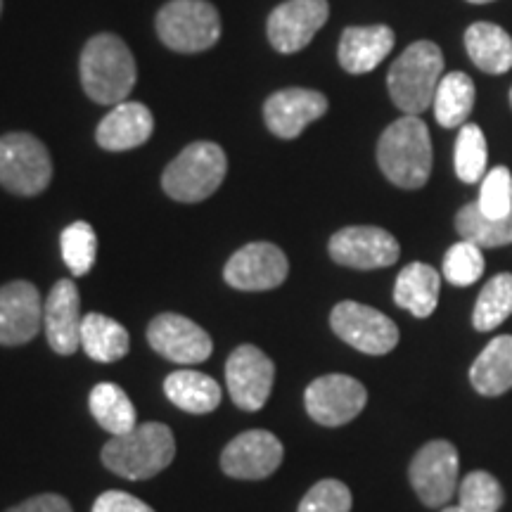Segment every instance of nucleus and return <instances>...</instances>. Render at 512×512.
Wrapping results in <instances>:
<instances>
[{
    "label": "nucleus",
    "instance_id": "obj_1",
    "mask_svg": "<svg viewBox=\"0 0 512 512\" xmlns=\"http://www.w3.org/2000/svg\"><path fill=\"white\" fill-rule=\"evenodd\" d=\"M382 174L403 190H418L432 174V140L420 117H401L387 126L377 143Z\"/></svg>",
    "mask_w": 512,
    "mask_h": 512
},
{
    "label": "nucleus",
    "instance_id": "obj_2",
    "mask_svg": "<svg viewBox=\"0 0 512 512\" xmlns=\"http://www.w3.org/2000/svg\"><path fill=\"white\" fill-rule=\"evenodd\" d=\"M174 432L162 422H145L131 432L112 437L102 448V463L114 475L140 482L150 479L174 463Z\"/></svg>",
    "mask_w": 512,
    "mask_h": 512
},
{
    "label": "nucleus",
    "instance_id": "obj_3",
    "mask_svg": "<svg viewBox=\"0 0 512 512\" xmlns=\"http://www.w3.org/2000/svg\"><path fill=\"white\" fill-rule=\"evenodd\" d=\"M136 60L119 36L98 34L81 55V83L98 105H119L136 86Z\"/></svg>",
    "mask_w": 512,
    "mask_h": 512
},
{
    "label": "nucleus",
    "instance_id": "obj_4",
    "mask_svg": "<svg viewBox=\"0 0 512 512\" xmlns=\"http://www.w3.org/2000/svg\"><path fill=\"white\" fill-rule=\"evenodd\" d=\"M441 76H444L441 48L432 41H418L403 50L389 69V95L408 117H420L427 107L434 105Z\"/></svg>",
    "mask_w": 512,
    "mask_h": 512
},
{
    "label": "nucleus",
    "instance_id": "obj_5",
    "mask_svg": "<svg viewBox=\"0 0 512 512\" xmlns=\"http://www.w3.org/2000/svg\"><path fill=\"white\" fill-rule=\"evenodd\" d=\"M228 171L226 152L216 143H192L166 166L162 188L176 202H202L221 188Z\"/></svg>",
    "mask_w": 512,
    "mask_h": 512
},
{
    "label": "nucleus",
    "instance_id": "obj_6",
    "mask_svg": "<svg viewBox=\"0 0 512 512\" xmlns=\"http://www.w3.org/2000/svg\"><path fill=\"white\" fill-rule=\"evenodd\" d=\"M157 34L176 53H202L221 38L219 10L207 0H171L159 10Z\"/></svg>",
    "mask_w": 512,
    "mask_h": 512
},
{
    "label": "nucleus",
    "instance_id": "obj_7",
    "mask_svg": "<svg viewBox=\"0 0 512 512\" xmlns=\"http://www.w3.org/2000/svg\"><path fill=\"white\" fill-rule=\"evenodd\" d=\"M53 178V159L46 145L31 133L0 138V185L12 195H41Z\"/></svg>",
    "mask_w": 512,
    "mask_h": 512
},
{
    "label": "nucleus",
    "instance_id": "obj_8",
    "mask_svg": "<svg viewBox=\"0 0 512 512\" xmlns=\"http://www.w3.org/2000/svg\"><path fill=\"white\" fill-rule=\"evenodd\" d=\"M330 325L342 342L370 356L389 354L399 344L394 320L366 304L339 302L330 313Z\"/></svg>",
    "mask_w": 512,
    "mask_h": 512
},
{
    "label": "nucleus",
    "instance_id": "obj_9",
    "mask_svg": "<svg viewBox=\"0 0 512 512\" xmlns=\"http://www.w3.org/2000/svg\"><path fill=\"white\" fill-rule=\"evenodd\" d=\"M408 477L422 503L441 508L458 486V448L444 439L430 441L415 453Z\"/></svg>",
    "mask_w": 512,
    "mask_h": 512
},
{
    "label": "nucleus",
    "instance_id": "obj_10",
    "mask_svg": "<svg viewBox=\"0 0 512 512\" xmlns=\"http://www.w3.org/2000/svg\"><path fill=\"white\" fill-rule=\"evenodd\" d=\"M366 403V387L349 375H323L313 380L304 392L306 413L325 427L347 425L358 418Z\"/></svg>",
    "mask_w": 512,
    "mask_h": 512
},
{
    "label": "nucleus",
    "instance_id": "obj_11",
    "mask_svg": "<svg viewBox=\"0 0 512 512\" xmlns=\"http://www.w3.org/2000/svg\"><path fill=\"white\" fill-rule=\"evenodd\" d=\"M275 366L254 344H242L228 356L226 384L230 399L242 411H261L271 396Z\"/></svg>",
    "mask_w": 512,
    "mask_h": 512
},
{
    "label": "nucleus",
    "instance_id": "obj_12",
    "mask_svg": "<svg viewBox=\"0 0 512 512\" xmlns=\"http://www.w3.org/2000/svg\"><path fill=\"white\" fill-rule=\"evenodd\" d=\"M290 264L280 247L271 242H252L238 249L223 268V278L230 287L242 292H266L285 283Z\"/></svg>",
    "mask_w": 512,
    "mask_h": 512
},
{
    "label": "nucleus",
    "instance_id": "obj_13",
    "mask_svg": "<svg viewBox=\"0 0 512 512\" xmlns=\"http://www.w3.org/2000/svg\"><path fill=\"white\" fill-rule=\"evenodd\" d=\"M401 247L392 233L377 226H349L337 230L330 240V256L339 266L370 271L399 261Z\"/></svg>",
    "mask_w": 512,
    "mask_h": 512
},
{
    "label": "nucleus",
    "instance_id": "obj_14",
    "mask_svg": "<svg viewBox=\"0 0 512 512\" xmlns=\"http://www.w3.org/2000/svg\"><path fill=\"white\" fill-rule=\"evenodd\" d=\"M147 342L166 361L181 363V366H195V363L207 361L214 351L209 332L178 313H162V316L152 318L150 328H147Z\"/></svg>",
    "mask_w": 512,
    "mask_h": 512
},
{
    "label": "nucleus",
    "instance_id": "obj_15",
    "mask_svg": "<svg viewBox=\"0 0 512 512\" xmlns=\"http://www.w3.org/2000/svg\"><path fill=\"white\" fill-rule=\"evenodd\" d=\"M328 17V0H287L268 17V41L278 53L292 55L309 46Z\"/></svg>",
    "mask_w": 512,
    "mask_h": 512
},
{
    "label": "nucleus",
    "instance_id": "obj_16",
    "mask_svg": "<svg viewBox=\"0 0 512 512\" xmlns=\"http://www.w3.org/2000/svg\"><path fill=\"white\" fill-rule=\"evenodd\" d=\"M283 444L268 430H249L221 453V470L233 479H266L283 463Z\"/></svg>",
    "mask_w": 512,
    "mask_h": 512
},
{
    "label": "nucleus",
    "instance_id": "obj_17",
    "mask_svg": "<svg viewBox=\"0 0 512 512\" xmlns=\"http://www.w3.org/2000/svg\"><path fill=\"white\" fill-rule=\"evenodd\" d=\"M43 328V299L27 280L0 287V344L22 347Z\"/></svg>",
    "mask_w": 512,
    "mask_h": 512
},
{
    "label": "nucleus",
    "instance_id": "obj_18",
    "mask_svg": "<svg viewBox=\"0 0 512 512\" xmlns=\"http://www.w3.org/2000/svg\"><path fill=\"white\" fill-rule=\"evenodd\" d=\"M81 294L72 280H57L43 302V330L55 354L72 356L81 347Z\"/></svg>",
    "mask_w": 512,
    "mask_h": 512
},
{
    "label": "nucleus",
    "instance_id": "obj_19",
    "mask_svg": "<svg viewBox=\"0 0 512 512\" xmlns=\"http://www.w3.org/2000/svg\"><path fill=\"white\" fill-rule=\"evenodd\" d=\"M328 112V98L311 88H285L273 93L264 105L268 131L278 138H297L311 121Z\"/></svg>",
    "mask_w": 512,
    "mask_h": 512
},
{
    "label": "nucleus",
    "instance_id": "obj_20",
    "mask_svg": "<svg viewBox=\"0 0 512 512\" xmlns=\"http://www.w3.org/2000/svg\"><path fill=\"white\" fill-rule=\"evenodd\" d=\"M155 131V117L140 102H119L114 110L100 121L95 140L102 150L124 152L145 145Z\"/></svg>",
    "mask_w": 512,
    "mask_h": 512
},
{
    "label": "nucleus",
    "instance_id": "obj_21",
    "mask_svg": "<svg viewBox=\"0 0 512 512\" xmlns=\"http://www.w3.org/2000/svg\"><path fill=\"white\" fill-rule=\"evenodd\" d=\"M394 48V31L384 24L344 29L339 41V64L349 74H368Z\"/></svg>",
    "mask_w": 512,
    "mask_h": 512
},
{
    "label": "nucleus",
    "instance_id": "obj_22",
    "mask_svg": "<svg viewBox=\"0 0 512 512\" xmlns=\"http://www.w3.org/2000/svg\"><path fill=\"white\" fill-rule=\"evenodd\" d=\"M439 290L441 275L432 266L415 261V264L403 268L396 278L394 302L401 309L413 313L415 318H427L437 309Z\"/></svg>",
    "mask_w": 512,
    "mask_h": 512
},
{
    "label": "nucleus",
    "instance_id": "obj_23",
    "mask_svg": "<svg viewBox=\"0 0 512 512\" xmlns=\"http://www.w3.org/2000/svg\"><path fill=\"white\" fill-rule=\"evenodd\" d=\"M465 48L472 64L484 74H505L512 67V36L491 22H477L465 31Z\"/></svg>",
    "mask_w": 512,
    "mask_h": 512
},
{
    "label": "nucleus",
    "instance_id": "obj_24",
    "mask_svg": "<svg viewBox=\"0 0 512 512\" xmlns=\"http://www.w3.org/2000/svg\"><path fill=\"white\" fill-rule=\"evenodd\" d=\"M164 394L185 413L204 415L219 408L221 387L214 377L197 370H176L164 380Z\"/></svg>",
    "mask_w": 512,
    "mask_h": 512
},
{
    "label": "nucleus",
    "instance_id": "obj_25",
    "mask_svg": "<svg viewBox=\"0 0 512 512\" xmlns=\"http://www.w3.org/2000/svg\"><path fill=\"white\" fill-rule=\"evenodd\" d=\"M470 380L482 396H501L512 389V335H501L486 344L472 363Z\"/></svg>",
    "mask_w": 512,
    "mask_h": 512
},
{
    "label": "nucleus",
    "instance_id": "obj_26",
    "mask_svg": "<svg viewBox=\"0 0 512 512\" xmlns=\"http://www.w3.org/2000/svg\"><path fill=\"white\" fill-rule=\"evenodd\" d=\"M81 349L98 363H117L131 349V337L114 318L88 313L81 323Z\"/></svg>",
    "mask_w": 512,
    "mask_h": 512
},
{
    "label": "nucleus",
    "instance_id": "obj_27",
    "mask_svg": "<svg viewBox=\"0 0 512 512\" xmlns=\"http://www.w3.org/2000/svg\"><path fill=\"white\" fill-rule=\"evenodd\" d=\"M88 406H91L93 418L105 432L112 437H121V434L131 432L138 427L136 406L119 384L114 382H100L95 384L91 396H88Z\"/></svg>",
    "mask_w": 512,
    "mask_h": 512
},
{
    "label": "nucleus",
    "instance_id": "obj_28",
    "mask_svg": "<svg viewBox=\"0 0 512 512\" xmlns=\"http://www.w3.org/2000/svg\"><path fill=\"white\" fill-rule=\"evenodd\" d=\"M475 107V83L465 72L444 74L434 95V117L439 126L458 128L463 126Z\"/></svg>",
    "mask_w": 512,
    "mask_h": 512
},
{
    "label": "nucleus",
    "instance_id": "obj_29",
    "mask_svg": "<svg viewBox=\"0 0 512 512\" xmlns=\"http://www.w3.org/2000/svg\"><path fill=\"white\" fill-rule=\"evenodd\" d=\"M458 235L479 249L512 245V214L505 219H489L475 204H465L456 216Z\"/></svg>",
    "mask_w": 512,
    "mask_h": 512
},
{
    "label": "nucleus",
    "instance_id": "obj_30",
    "mask_svg": "<svg viewBox=\"0 0 512 512\" xmlns=\"http://www.w3.org/2000/svg\"><path fill=\"white\" fill-rule=\"evenodd\" d=\"M512 313V273H498L479 292L472 325L479 332H491Z\"/></svg>",
    "mask_w": 512,
    "mask_h": 512
},
{
    "label": "nucleus",
    "instance_id": "obj_31",
    "mask_svg": "<svg viewBox=\"0 0 512 512\" xmlns=\"http://www.w3.org/2000/svg\"><path fill=\"white\" fill-rule=\"evenodd\" d=\"M60 247L64 264H67L72 275L81 278V275L91 273L95 256H98V235H95L91 223L76 221L64 228L60 235Z\"/></svg>",
    "mask_w": 512,
    "mask_h": 512
},
{
    "label": "nucleus",
    "instance_id": "obj_32",
    "mask_svg": "<svg viewBox=\"0 0 512 512\" xmlns=\"http://www.w3.org/2000/svg\"><path fill=\"white\" fill-rule=\"evenodd\" d=\"M505 501L501 482L489 472H470L458 489V508L463 512H498Z\"/></svg>",
    "mask_w": 512,
    "mask_h": 512
},
{
    "label": "nucleus",
    "instance_id": "obj_33",
    "mask_svg": "<svg viewBox=\"0 0 512 512\" xmlns=\"http://www.w3.org/2000/svg\"><path fill=\"white\" fill-rule=\"evenodd\" d=\"M456 174L463 183H477L486 176V138L477 124L460 126L456 140Z\"/></svg>",
    "mask_w": 512,
    "mask_h": 512
},
{
    "label": "nucleus",
    "instance_id": "obj_34",
    "mask_svg": "<svg viewBox=\"0 0 512 512\" xmlns=\"http://www.w3.org/2000/svg\"><path fill=\"white\" fill-rule=\"evenodd\" d=\"M477 207L489 219H505L512 214V174L505 166L486 171L479 188Z\"/></svg>",
    "mask_w": 512,
    "mask_h": 512
},
{
    "label": "nucleus",
    "instance_id": "obj_35",
    "mask_svg": "<svg viewBox=\"0 0 512 512\" xmlns=\"http://www.w3.org/2000/svg\"><path fill=\"white\" fill-rule=\"evenodd\" d=\"M484 273V254L472 242L460 240L444 256V278L451 285L467 287L477 283Z\"/></svg>",
    "mask_w": 512,
    "mask_h": 512
},
{
    "label": "nucleus",
    "instance_id": "obj_36",
    "mask_svg": "<svg viewBox=\"0 0 512 512\" xmlns=\"http://www.w3.org/2000/svg\"><path fill=\"white\" fill-rule=\"evenodd\" d=\"M299 512H351L349 486L339 479H323L302 498Z\"/></svg>",
    "mask_w": 512,
    "mask_h": 512
},
{
    "label": "nucleus",
    "instance_id": "obj_37",
    "mask_svg": "<svg viewBox=\"0 0 512 512\" xmlns=\"http://www.w3.org/2000/svg\"><path fill=\"white\" fill-rule=\"evenodd\" d=\"M93 512H155L140 498L126 494V491H105L95 498Z\"/></svg>",
    "mask_w": 512,
    "mask_h": 512
},
{
    "label": "nucleus",
    "instance_id": "obj_38",
    "mask_svg": "<svg viewBox=\"0 0 512 512\" xmlns=\"http://www.w3.org/2000/svg\"><path fill=\"white\" fill-rule=\"evenodd\" d=\"M8 512H74V510L67 498H62L60 494H41L15 505V508H10Z\"/></svg>",
    "mask_w": 512,
    "mask_h": 512
},
{
    "label": "nucleus",
    "instance_id": "obj_39",
    "mask_svg": "<svg viewBox=\"0 0 512 512\" xmlns=\"http://www.w3.org/2000/svg\"><path fill=\"white\" fill-rule=\"evenodd\" d=\"M467 3H475V5H484V3H494V0H467Z\"/></svg>",
    "mask_w": 512,
    "mask_h": 512
},
{
    "label": "nucleus",
    "instance_id": "obj_40",
    "mask_svg": "<svg viewBox=\"0 0 512 512\" xmlns=\"http://www.w3.org/2000/svg\"><path fill=\"white\" fill-rule=\"evenodd\" d=\"M441 512H463V510H460L458 505H456V508H444V510H441Z\"/></svg>",
    "mask_w": 512,
    "mask_h": 512
},
{
    "label": "nucleus",
    "instance_id": "obj_41",
    "mask_svg": "<svg viewBox=\"0 0 512 512\" xmlns=\"http://www.w3.org/2000/svg\"><path fill=\"white\" fill-rule=\"evenodd\" d=\"M0 12H3V0H0Z\"/></svg>",
    "mask_w": 512,
    "mask_h": 512
},
{
    "label": "nucleus",
    "instance_id": "obj_42",
    "mask_svg": "<svg viewBox=\"0 0 512 512\" xmlns=\"http://www.w3.org/2000/svg\"><path fill=\"white\" fill-rule=\"evenodd\" d=\"M510 105H512V88H510Z\"/></svg>",
    "mask_w": 512,
    "mask_h": 512
}]
</instances>
